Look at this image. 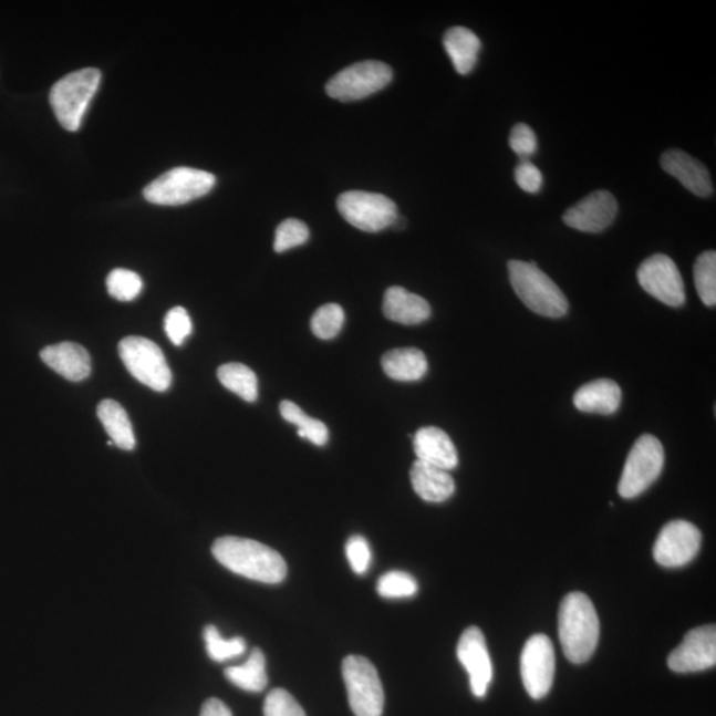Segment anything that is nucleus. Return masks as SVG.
Masks as SVG:
<instances>
[{"label": "nucleus", "mask_w": 716, "mask_h": 716, "mask_svg": "<svg viewBox=\"0 0 716 716\" xmlns=\"http://www.w3.org/2000/svg\"><path fill=\"white\" fill-rule=\"evenodd\" d=\"M211 551L219 564L246 579L279 584L287 578L288 570L282 554L257 540L219 538Z\"/></svg>", "instance_id": "1"}, {"label": "nucleus", "mask_w": 716, "mask_h": 716, "mask_svg": "<svg viewBox=\"0 0 716 716\" xmlns=\"http://www.w3.org/2000/svg\"><path fill=\"white\" fill-rule=\"evenodd\" d=\"M559 637L565 657L581 665L591 660L600 639V621L587 594L565 595L559 612Z\"/></svg>", "instance_id": "2"}, {"label": "nucleus", "mask_w": 716, "mask_h": 716, "mask_svg": "<svg viewBox=\"0 0 716 716\" xmlns=\"http://www.w3.org/2000/svg\"><path fill=\"white\" fill-rule=\"evenodd\" d=\"M508 278L518 298L532 312L552 319L563 318L567 314L570 303L565 294L539 269L537 263L510 260Z\"/></svg>", "instance_id": "3"}, {"label": "nucleus", "mask_w": 716, "mask_h": 716, "mask_svg": "<svg viewBox=\"0 0 716 716\" xmlns=\"http://www.w3.org/2000/svg\"><path fill=\"white\" fill-rule=\"evenodd\" d=\"M102 73L84 69L70 73L52 86L50 103L58 122L65 131L76 132L93 96L96 95Z\"/></svg>", "instance_id": "4"}, {"label": "nucleus", "mask_w": 716, "mask_h": 716, "mask_svg": "<svg viewBox=\"0 0 716 716\" xmlns=\"http://www.w3.org/2000/svg\"><path fill=\"white\" fill-rule=\"evenodd\" d=\"M664 465V446L653 435H642L627 455L619 484L621 498L640 497L660 478Z\"/></svg>", "instance_id": "5"}, {"label": "nucleus", "mask_w": 716, "mask_h": 716, "mask_svg": "<svg viewBox=\"0 0 716 716\" xmlns=\"http://www.w3.org/2000/svg\"><path fill=\"white\" fill-rule=\"evenodd\" d=\"M216 183L211 173L193 167H176L147 185L144 197L154 205L179 206L206 196Z\"/></svg>", "instance_id": "6"}, {"label": "nucleus", "mask_w": 716, "mask_h": 716, "mask_svg": "<svg viewBox=\"0 0 716 716\" xmlns=\"http://www.w3.org/2000/svg\"><path fill=\"white\" fill-rule=\"evenodd\" d=\"M347 699L356 716H381L385 694L377 668L363 655H347L343 662Z\"/></svg>", "instance_id": "7"}, {"label": "nucleus", "mask_w": 716, "mask_h": 716, "mask_svg": "<svg viewBox=\"0 0 716 716\" xmlns=\"http://www.w3.org/2000/svg\"><path fill=\"white\" fill-rule=\"evenodd\" d=\"M118 352L126 370L139 383L154 392L169 390L173 381L170 367L164 352L152 340L139 336L125 338L118 345Z\"/></svg>", "instance_id": "8"}, {"label": "nucleus", "mask_w": 716, "mask_h": 716, "mask_svg": "<svg viewBox=\"0 0 716 716\" xmlns=\"http://www.w3.org/2000/svg\"><path fill=\"white\" fill-rule=\"evenodd\" d=\"M338 209L356 229L365 232H378L396 224L398 211L396 204L383 194L367 191H346L338 199Z\"/></svg>", "instance_id": "9"}, {"label": "nucleus", "mask_w": 716, "mask_h": 716, "mask_svg": "<svg viewBox=\"0 0 716 716\" xmlns=\"http://www.w3.org/2000/svg\"><path fill=\"white\" fill-rule=\"evenodd\" d=\"M393 72L390 65L366 60L347 66L326 84V93L339 102H356L384 90L392 82Z\"/></svg>", "instance_id": "10"}, {"label": "nucleus", "mask_w": 716, "mask_h": 716, "mask_svg": "<svg viewBox=\"0 0 716 716\" xmlns=\"http://www.w3.org/2000/svg\"><path fill=\"white\" fill-rule=\"evenodd\" d=\"M520 673L531 698L543 699L550 693L554 677V648L546 634H535L526 642Z\"/></svg>", "instance_id": "11"}, {"label": "nucleus", "mask_w": 716, "mask_h": 716, "mask_svg": "<svg viewBox=\"0 0 716 716\" xmlns=\"http://www.w3.org/2000/svg\"><path fill=\"white\" fill-rule=\"evenodd\" d=\"M637 278L641 287L661 303L673 308L686 303L684 279L672 258L662 253L647 258L640 266Z\"/></svg>", "instance_id": "12"}, {"label": "nucleus", "mask_w": 716, "mask_h": 716, "mask_svg": "<svg viewBox=\"0 0 716 716\" xmlns=\"http://www.w3.org/2000/svg\"><path fill=\"white\" fill-rule=\"evenodd\" d=\"M702 544V533L697 526L686 520L667 523L658 535L653 548V557L665 568L684 567L697 557Z\"/></svg>", "instance_id": "13"}, {"label": "nucleus", "mask_w": 716, "mask_h": 716, "mask_svg": "<svg viewBox=\"0 0 716 716\" xmlns=\"http://www.w3.org/2000/svg\"><path fill=\"white\" fill-rule=\"evenodd\" d=\"M716 664V627L706 625L693 629L682 644L668 655L667 665L679 674L707 671Z\"/></svg>", "instance_id": "14"}, {"label": "nucleus", "mask_w": 716, "mask_h": 716, "mask_svg": "<svg viewBox=\"0 0 716 716\" xmlns=\"http://www.w3.org/2000/svg\"><path fill=\"white\" fill-rule=\"evenodd\" d=\"M457 657L470 675L471 692L484 698L492 681V664L484 632L477 626L466 629L460 635Z\"/></svg>", "instance_id": "15"}, {"label": "nucleus", "mask_w": 716, "mask_h": 716, "mask_svg": "<svg viewBox=\"0 0 716 716\" xmlns=\"http://www.w3.org/2000/svg\"><path fill=\"white\" fill-rule=\"evenodd\" d=\"M619 204L612 193L599 190L589 194L570 207L563 220L571 229L595 234L608 229L618 216Z\"/></svg>", "instance_id": "16"}, {"label": "nucleus", "mask_w": 716, "mask_h": 716, "mask_svg": "<svg viewBox=\"0 0 716 716\" xmlns=\"http://www.w3.org/2000/svg\"><path fill=\"white\" fill-rule=\"evenodd\" d=\"M661 166L668 176L677 178L695 196H713L714 187L707 167L682 151H668L661 157Z\"/></svg>", "instance_id": "17"}, {"label": "nucleus", "mask_w": 716, "mask_h": 716, "mask_svg": "<svg viewBox=\"0 0 716 716\" xmlns=\"http://www.w3.org/2000/svg\"><path fill=\"white\" fill-rule=\"evenodd\" d=\"M414 452L417 460L442 470L450 471L458 466V452L448 434L439 427H423L414 435Z\"/></svg>", "instance_id": "18"}, {"label": "nucleus", "mask_w": 716, "mask_h": 716, "mask_svg": "<svg viewBox=\"0 0 716 716\" xmlns=\"http://www.w3.org/2000/svg\"><path fill=\"white\" fill-rule=\"evenodd\" d=\"M43 363L72 383L90 377L91 356L85 347L75 343H60L45 346L40 352Z\"/></svg>", "instance_id": "19"}, {"label": "nucleus", "mask_w": 716, "mask_h": 716, "mask_svg": "<svg viewBox=\"0 0 716 716\" xmlns=\"http://www.w3.org/2000/svg\"><path fill=\"white\" fill-rule=\"evenodd\" d=\"M383 311L386 319L404 325L425 323L432 317L430 304L403 287H391L386 290Z\"/></svg>", "instance_id": "20"}, {"label": "nucleus", "mask_w": 716, "mask_h": 716, "mask_svg": "<svg viewBox=\"0 0 716 716\" xmlns=\"http://www.w3.org/2000/svg\"><path fill=\"white\" fill-rule=\"evenodd\" d=\"M411 480L418 497L430 504H442L450 499L455 492V481L450 473L425 461H414Z\"/></svg>", "instance_id": "21"}, {"label": "nucleus", "mask_w": 716, "mask_h": 716, "mask_svg": "<svg viewBox=\"0 0 716 716\" xmlns=\"http://www.w3.org/2000/svg\"><path fill=\"white\" fill-rule=\"evenodd\" d=\"M622 399L621 387L612 380L600 378L581 386L575 392L573 404L582 413L611 416L619 411Z\"/></svg>", "instance_id": "22"}, {"label": "nucleus", "mask_w": 716, "mask_h": 716, "mask_svg": "<svg viewBox=\"0 0 716 716\" xmlns=\"http://www.w3.org/2000/svg\"><path fill=\"white\" fill-rule=\"evenodd\" d=\"M444 45L450 56L455 71L459 75H468L478 63L481 49L480 40L466 27H452L445 33Z\"/></svg>", "instance_id": "23"}, {"label": "nucleus", "mask_w": 716, "mask_h": 716, "mask_svg": "<svg viewBox=\"0 0 716 716\" xmlns=\"http://www.w3.org/2000/svg\"><path fill=\"white\" fill-rule=\"evenodd\" d=\"M383 370L387 377L401 383H413L426 376L429 364L423 351L417 347H399L384 354Z\"/></svg>", "instance_id": "24"}, {"label": "nucleus", "mask_w": 716, "mask_h": 716, "mask_svg": "<svg viewBox=\"0 0 716 716\" xmlns=\"http://www.w3.org/2000/svg\"><path fill=\"white\" fill-rule=\"evenodd\" d=\"M97 417L102 421L113 446L125 452L135 450L136 437L133 426L124 407L113 399H104L97 406Z\"/></svg>", "instance_id": "25"}, {"label": "nucleus", "mask_w": 716, "mask_h": 716, "mask_svg": "<svg viewBox=\"0 0 716 716\" xmlns=\"http://www.w3.org/2000/svg\"><path fill=\"white\" fill-rule=\"evenodd\" d=\"M226 678L242 691L251 693L263 692L269 678L266 672V657L260 648H253L249 660L240 666L226 668Z\"/></svg>", "instance_id": "26"}, {"label": "nucleus", "mask_w": 716, "mask_h": 716, "mask_svg": "<svg viewBox=\"0 0 716 716\" xmlns=\"http://www.w3.org/2000/svg\"><path fill=\"white\" fill-rule=\"evenodd\" d=\"M218 378L226 390L236 393L246 403H256L258 399V377L249 366L238 363L225 364L218 370Z\"/></svg>", "instance_id": "27"}, {"label": "nucleus", "mask_w": 716, "mask_h": 716, "mask_svg": "<svg viewBox=\"0 0 716 716\" xmlns=\"http://www.w3.org/2000/svg\"><path fill=\"white\" fill-rule=\"evenodd\" d=\"M280 414H282V417L288 424L298 427L300 438L308 439L317 446H325L328 444V439H330L328 427L321 421L308 416L297 404L284 399L280 404Z\"/></svg>", "instance_id": "28"}, {"label": "nucleus", "mask_w": 716, "mask_h": 716, "mask_svg": "<svg viewBox=\"0 0 716 716\" xmlns=\"http://www.w3.org/2000/svg\"><path fill=\"white\" fill-rule=\"evenodd\" d=\"M694 282L698 297L707 307L716 303V252L706 251L694 266Z\"/></svg>", "instance_id": "29"}, {"label": "nucleus", "mask_w": 716, "mask_h": 716, "mask_svg": "<svg viewBox=\"0 0 716 716\" xmlns=\"http://www.w3.org/2000/svg\"><path fill=\"white\" fill-rule=\"evenodd\" d=\"M345 313L339 304L330 303L320 307L313 313L311 330L314 336L321 340H331L338 336L343 330Z\"/></svg>", "instance_id": "30"}, {"label": "nucleus", "mask_w": 716, "mask_h": 716, "mask_svg": "<svg viewBox=\"0 0 716 716\" xmlns=\"http://www.w3.org/2000/svg\"><path fill=\"white\" fill-rule=\"evenodd\" d=\"M204 635L207 654L212 661L225 662L246 652L247 645L242 637L225 640L214 625L206 626Z\"/></svg>", "instance_id": "31"}, {"label": "nucleus", "mask_w": 716, "mask_h": 716, "mask_svg": "<svg viewBox=\"0 0 716 716\" xmlns=\"http://www.w3.org/2000/svg\"><path fill=\"white\" fill-rule=\"evenodd\" d=\"M106 288L113 299L118 301H133L142 293L144 283L138 273L117 269L113 270L106 278Z\"/></svg>", "instance_id": "32"}, {"label": "nucleus", "mask_w": 716, "mask_h": 716, "mask_svg": "<svg viewBox=\"0 0 716 716\" xmlns=\"http://www.w3.org/2000/svg\"><path fill=\"white\" fill-rule=\"evenodd\" d=\"M377 592L384 599H407L418 592V584L412 574L392 571L380 578Z\"/></svg>", "instance_id": "33"}, {"label": "nucleus", "mask_w": 716, "mask_h": 716, "mask_svg": "<svg viewBox=\"0 0 716 716\" xmlns=\"http://www.w3.org/2000/svg\"><path fill=\"white\" fill-rule=\"evenodd\" d=\"M308 238H310V230L304 222L294 218L286 219L277 229L273 249L279 253L286 252L307 243Z\"/></svg>", "instance_id": "34"}, {"label": "nucleus", "mask_w": 716, "mask_h": 716, "mask_svg": "<svg viewBox=\"0 0 716 716\" xmlns=\"http://www.w3.org/2000/svg\"><path fill=\"white\" fill-rule=\"evenodd\" d=\"M264 716H307L303 707L284 688H273L264 702Z\"/></svg>", "instance_id": "35"}, {"label": "nucleus", "mask_w": 716, "mask_h": 716, "mask_svg": "<svg viewBox=\"0 0 716 716\" xmlns=\"http://www.w3.org/2000/svg\"><path fill=\"white\" fill-rule=\"evenodd\" d=\"M191 331V319L185 308L176 307L166 313L165 332L174 345H183Z\"/></svg>", "instance_id": "36"}, {"label": "nucleus", "mask_w": 716, "mask_h": 716, "mask_svg": "<svg viewBox=\"0 0 716 716\" xmlns=\"http://www.w3.org/2000/svg\"><path fill=\"white\" fill-rule=\"evenodd\" d=\"M346 558L350 561L352 570L357 574H364L370 570L372 561L371 546L363 537H352L346 541Z\"/></svg>", "instance_id": "37"}, {"label": "nucleus", "mask_w": 716, "mask_h": 716, "mask_svg": "<svg viewBox=\"0 0 716 716\" xmlns=\"http://www.w3.org/2000/svg\"><path fill=\"white\" fill-rule=\"evenodd\" d=\"M510 147L520 158L533 156L538 151V137L531 126L523 123L515 125L510 135Z\"/></svg>", "instance_id": "38"}, {"label": "nucleus", "mask_w": 716, "mask_h": 716, "mask_svg": "<svg viewBox=\"0 0 716 716\" xmlns=\"http://www.w3.org/2000/svg\"><path fill=\"white\" fill-rule=\"evenodd\" d=\"M515 180H517L521 190L537 194L543 186V173L540 172L537 165L523 159L515 169Z\"/></svg>", "instance_id": "39"}, {"label": "nucleus", "mask_w": 716, "mask_h": 716, "mask_svg": "<svg viewBox=\"0 0 716 716\" xmlns=\"http://www.w3.org/2000/svg\"><path fill=\"white\" fill-rule=\"evenodd\" d=\"M200 716H232V714L222 701L211 698L205 702Z\"/></svg>", "instance_id": "40"}]
</instances>
